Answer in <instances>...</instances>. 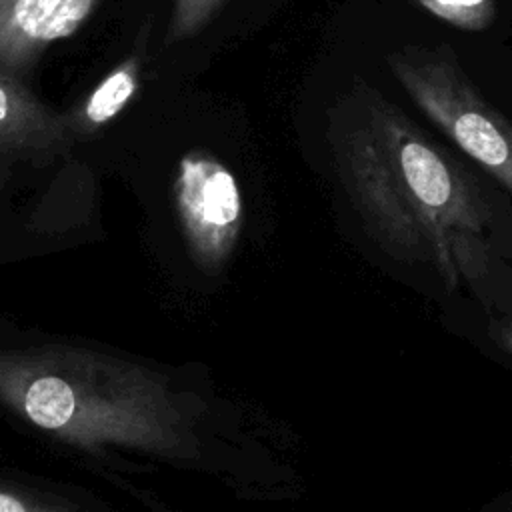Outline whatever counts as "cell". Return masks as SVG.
I'll use <instances>...</instances> for the list:
<instances>
[{
	"mask_svg": "<svg viewBox=\"0 0 512 512\" xmlns=\"http://www.w3.org/2000/svg\"><path fill=\"white\" fill-rule=\"evenodd\" d=\"M364 108L340 166L370 234L394 258L432 262L450 286L482 274L494 214L474 178L380 94Z\"/></svg>",
	"mask_w": 512,
	"mask_h": 512,
	"instance_id": "1",
	"label": "cell"
},
{
	"mask_svg": "<svg viewBox=\"0 0 512 512\" xmlns=\"http://www.w3.org/2000/svg\"><path fill=\"white\" fill-rule=\"evenodd\" d=\"M0 398L26 420L76 444H178V414L134 370L76 356H0Z\"/></svg>",
	"mask_w": 512,
	"mask_h": 512,
	"instance_id": "2",
	"label": "cell"
},
{
	"mask_svg": "<svg viewBox=\"0 0 512 512\" xmlns=\"http://www.w3.org/2000/svg\"><path fill=\"white\" fill-rule=\"evenodd\" d=\"M388 64L422 114L512 192V122L478 94L452 48L408 46Z\"/></svg>",
	"mask_w": 512,
	"mask_h": 512,
	"instance_id": "3",
	"label": "cell"
},
{
	"mask_svg": "<svg viewBox=\"0 0 512 512\" xmlns=\"http://www.w3.org/2000/svg\"><path fill=\"white\" fill-rule=\"evenodd\" d=\"M178 204L190 230L220 238L240 220L242 198L230 170L202 154L182 158L178 168Z\"/></svg>",
	"mask_w": 512,
	"mask_h": 512,
	"instance_id": "4",
	"label": "cell"
},
{
	"mask_svg": "<svg viewBox=\"0 0 512 512\" xmlns=\"http://www.w3.org/2000/svg\"><path fill=\"white\" fill-rule=\"evenodd\" d=\"M90 8L92 0H12L8 22L26 40L48 42L70 36Z\"/></svg>",
	"mask_w": 512,
	"mask_h": 512,
	"instance_id": "5",
	"label": "cell"
},
{
	"mask_svg": "<svg viewBox=\"0 0 512 512\" xmlns=\"http://www.w3.org/2000/svg\"><path fill=\"white\" fill-rule=\"evenodd\" d=\"M432 16L444 20L446 24L480 32L486 30L496 18V0H416Z\"/></svg>",
	"mask_w": 512,
	"mask_h": 512,
	"instance_id": "6",
	"label": "cell"
},
{
	"mask_svg": "<svg viewBox=\"0 0 512 512\" xmlns=\"http://www.w3.org/2000/svg\"><path fill=\"white\" fill-rule=\"evenodd\" d=\"M134 92H136L134 72L128 68L114 70L92 92V96L86 104L88 120H92L96 124L108 122L112 116H116L126 106V102L132 98Z\"/></svg>",
	"mask_w": 512,
	"mask_h": 512,
	"instance_id": "7",
	"label": "cell"
},
{
	"mask_svg": "<svg viewBox=\"0 0 512 512\" xmlns=\"http://www.w3.org/2000/svg\"><path fill=\"white\" fill-rule=\"evenodd\" d=\"M506 342H508V346H510V350H512V324H510V328H508V332H506Z\"/></svg>",
	"mask_w": 512,
	"mask_h": 512,
	"instance_id": "8",
	"label": "cell"
}]
</instances>
